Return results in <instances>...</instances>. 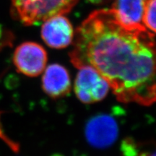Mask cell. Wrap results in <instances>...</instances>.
I'll list each match as a JSON object with an SVG mask.
<instances>
[{
	"mask_svg": "<svg viewBox=\"0 0 156 156\" xmlns=\"http://www.w3.org/2000/svg\"><path fill=\"white\" fill-rule=\"evenodd\" d=\"M73 46V65L94 68L119 101L155 102V34L145 26L125 25L112 9H98L77 28Z\"/></svg>",
	"mask_w": 156,
	"mask_h": 156,
	"instance_id": "obj_1",
	"label": "cell"
},
{
	"mask_svg": "<svg viewBox=\"0 0 156 156\" xmlns=\"http://www.w3.org/2000/svg\"><path fill=\"white\" fill-rule=\"evenodd\" d=\"M78 0H11L13 13L25 25H38L52 17L67 14Z\"/></svg>",
	"mask_w": 156,
	"mask_h": 156,
	"instance_id": "obj_2",
	"label": "cell"
},
{
	"mask_svg": "<svg viewBox=\"0 0 156 156\" xmlns=\"http://www.w3.org/2000/svg\"><path fill=\"white\" fill-rule=\"evenodd\" d=\"M78 71L75 81V93L82 103L90 104L103 100L108 94V82L90 66H83Z\"/></svg>",
	"mask_w": 156,
	"mask_h": 156,
	"instance_id": "obj_3",
	"label": "cell"
},
{
	"mask_svg": "<svg viewBox=\"0 0 156 156\" xmlns=\"http://www.w3.org/2000/svg\"><path fill=\"white\" fill-rule=\"evenodd\" d=\"M47 60L46 50L34 42L21 44L13 55V62L17 71L28 77H37L43 73Z\"/></svg>",
	"mask_w": 156,
	"mask_h": 156,
	"instance_id": "obj_4",
	"label": "cell"
},
{
	"mask_svg": "<svg viewBox=\"0 0 156 156\" xmlns=\"http://www.w3.org/2000/svg\"><path fill=\"white\" fill-rule=\"evenodd\" d=\"M119 134V126L114 117L100 114L92 117L87 123L85 136L90 145L97 148H106L114 143Z\"/></svg>",
	"mask_w": 156,
	"mask_h": 156,
	"instance_id": "obj_5",
	"label": "cell"
},
{
	"mask_svg": "<svg viewBox=\"0 0 156 156\" xmlns=\"http://www.w3.org/2000/svg\"><path fill=\"white\" fill-rule=\"evenodd\" d=\"M43 23L41 37L49 47L66 48L73 41V27L64 15L52 17Z\"/></svg>",
	"mask_w": 156,
	"mask_h": 156,
	"instance_id": "obj_6",
	"label": "cell"
},
{
	"mask_svg": "<svg viewBox=\"0 0 156 156\" xmlns=\"http://www.w3.org/2000/svg\"><path fill=\"white\" fill-rule=\"evenodd\" d=\"M42 88L53 98L67 95L71 89V80L67 69L58 64L48 66L42 77Z\"/></svg>",
	"mask_w": 156,
	"mask_h": 156,
	"instance_id": "obj_7",
	"label": "cell"
},
{
	"mask_svg": "<svg viewBox=\"0 0 156 156\" xmlns=\"http://www.w3.org/2000/svg\"><path fill=\"white\" fill-rule=\"evenodd\" d=\"M147 0H114L111 9L121 22L131 26H144L143 15Z\"/></svg>",
	"mask_w": 156,
	"mask_h": 156,
	"instance_id": "obj_8",
	"label": "cell"
},
{
	"mask_svg": "<svg viewBox=\"0 0 156 156\" xmlns=\"http://www.w3.org/2000/svg\"><path fill=\"white\" fill-rule=\"evenodd\" d=\"M156 0H147L143 15V25L148 30L155 32Z\"/></svg>",
	"mask_w": 156,
	"mask_h": 156,
	"instance_id": "obj_9",
	"label": "cell"
},
{
	"mask_svg": "<svg viewBox=\"0 0 156 156\" xmlns=\"http://www.w3.org/2000/svg\"><path fill=\"white\" fill-rule=\"evenodd\" d=\"M89 2L93 3V4H102V3H105L108 2L109 0H87Z\"/></svg>",
	"mask_w": 156,
	"mask_h": 156,
	"instance_id": "obj_10",
	"label": "cell"
}]
</instances>
